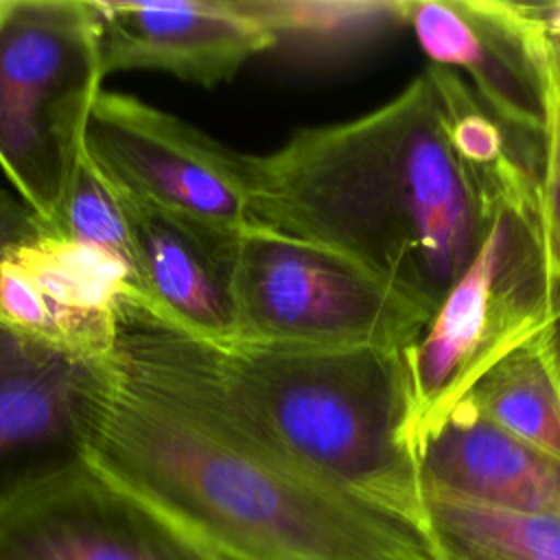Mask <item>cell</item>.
<instances>
[{
	"instance_id": "cell-1",
	"label": "cell",
	"mask_w": 560,
	"mask_h": 560,
	"mask_svg": "<svg viewBox=\"0 0 560 560\" xmlns=\"http://www.w3.org/2000/svg\"><path fill=\"white\" fill-rule=\"evenodd\" d=\"M83 459L223 560H433L416 525L267 440L223 389L210 343L138 315Z\"/></svg>"
},
{
	"instance_id": "cell-2",
	"label": "cell",
	"mask_w": 560,
	"mask_h": 560,
	"mask_svg": "<svg viewBox=\"0 0 560 560\" xmlns=\"http://www.w3.org/2000/svg\"><path fill=\"white\" fill-rule=\"evenodd\" d=\"M249 173L254 228L339 252L431 315L497 203L451 149L427 72L363 116L249 155Z\"/></svg>"
},
{
	"instance_id": "cell-3",
	"label": "cell",
	"mask_w": 560,
	"mask_h": 560,
	"mask_svg": "<svg viewBox=\"0 0 560 560\" xmlns=\"http://www.w3.org/2000/svg\"><path fill=\"white\" fill-rule=\"evenodd\" d=\"M402 350L212 346L223 389L267 440L322 479L424 534Z\"/></svg>"
},
{
	"instance_id": "cell-4",
	"label": "cell",
	"mask_w": 560,
	"mask_h": 560,
	"mask_svg": "<svg viewBox=\"0 0 560 560\" xmlns=\"http://www.w3.org/2000/svg\"><path fill=\"white\" fill-rule=\"evenodd\" d=\"M94 0H0V168L44 230L103 81Z\"/></svg>"
},
{
	"instance_id": "cell-5",
	"label": "cell",
	"mask_w": 560,
	"mask_h": 560,
	"mask_svg": "<svg viewBox=\"0 0 560 560\" xmlns=\"http://www.w3.org/2000/svg\"><path fill=\"white\" fill-rule=\"evenodd\" d=\"M547 328V267L538 182L503 192L462 276L402 350L413 451L503 357Z\"/></svg>"
},
{
	"instance_id": "cell-6",
	"label": "cell",
	"mask_w": 560,
	"mask_h": 560,
	"mask_svg": "<svg viewBox=\"0 0 560 560\" xmlns=\"http://www.w3.org/2000/svg\"><path fill=\"white\" fill-rule=\"evenodd\" d=\"M238 343L407 348L431 313L322 245L249 228L234 241Z\"/></svg>"
},
{
	"instance_id": "cell-7",
	"label": "cell",
	"mask_w": 560,
	"mask_h": 560,
	"mask_svg": "<svg viewBox=\"0 0 560 560\" xmlns=\"http://www.w3.org/2000/svg\"><path fill=\"white\" fill-rule=\"evenodd\" d=\"M83 151L125 197L228 236L254 228L249 155L136 96L98 94Z\"/></svg>"
},
{
	"instance_id": "cell-8",
	"label": "cell",
	"mask_w": 560,
	"mask_h": 560,
	"mask_svg": "<svg viewBox=\"0 0 560 560\" xmlns=\"http://www.w3.org/2000/svg\"><path fill=\"white\" fill-rule=\"evenodd\" d=\"M0 560H223L85 459L0 503Z\"/></svg>"
},
{
	"instance_id": "cell-9",
	"label": "cell",
	"mask_w": 560,
	"mask_h": 560,
	"mask_svg": "<svg viewBox=\"0 0 560 560\" xmlns=\"http://www.w3.org/2000/svg\"><path fill=\"white\" fill-rule=\"evenodd\" d=\"M133 313L129 273L94 247L44 230L0 252V326L28 341L105 363Z\"/></svg>"
},
{
	"instance_id": "cell-10",
	"label": "cell",
	"mask_w": 560,
	"mask_h": 560,
	"mask_svg": "<svg viewBox=\"0 0 560 560\" xmlns=\"http://www.w3.org/2000/svg\"><path fill=\"white\" fill-rule=\"evenodd\" d=\"M407 26L433 66L462 70L501 120L540 138L549 112V39L527 4L407 0Z\"/></svg>"
},
{
	"instance_id": "cell-11",
	"label": "cell",
	"mask_w": 560,
	"mask_h": 560,
	"mask_svg": "<svg viewBox=\"0 0 560 560\" xmlns=\"http://www.w3.org/2000/svg\"><path fill=\"white\" fill-rule=\"evenodd\" d=\"M109 361H81L0 326V503L83 459Z\"/></svg>"
},
{
	"instance_id": "cell-12",
	"label": "cell",
	"mask_w": 560,
	"mask_h": 560,
	"mask_svg": "<svg viewBox=\"0 0 560 560\" xmlns=\"http://www.w3.org/2000/svg\"><path fill=\"white\" fill-rule=\"evenodd\" d=\"M94 7L103 74L158 70L210 88L271 50L243 0H94Z\"/></svg>"
},
{
	"instance_id": "cell-13",
	"label": "cell",
	"mask_w": 560,
	"mask_h": 560,
	"mask_svg": "<svg viewBox=\"0 0 560 560\" xmlns=\"http://www.w3.org/2000/svg\"><path fill=\"white\" fill-rule=\"evenodd\" d=\"M118 197L136 252V315L217 348L238 343L232 295L238 234H219L144 201Z\"/></svg>"
},
{
	"instance_id": "cell-14",
	"label": "cell",
	"mask_w": 560,
	"mask_h": 560,
	"mask_svg": "<svg viewBox=\"0 0 560 560\" xmlns=\"http://www.w3.org/2000/svg\"><path fill=\"white\" fill-rule=\"evenodd\" d=\"M422 490L470 503L560 514V459L508 433L462 398L416 442Z\"/></svg>"
},
{
	"instance_id": "cell-15",
	"label": "cell",
	"mask_w": 560,
	"mask_h": 560,
	"mask_svg": "<svg viewBox=\"0 0 560 560\" xmlns=\"http://www.w3.org/2000/svg\"><path fill=\"white\" fill-rule=\"evenodd\" d=\"M271 50L306 66L339 63L407 26V0H243Z\"/></svg>"
},
{
	"instance_id": "cell-16",
	"label": "cell",
	"mask_w": 560,
	"mask_h": 560,
	"mask_svg": "<svg viewBox=\"0 0 560 560\" xmlns=\"http://www.w3.org/2000/svg\"><path fill=\"white\" fill-rule=\"evenodd\" d=\"M433 560H560V514L488 508L424 488Z\"/></svg>"
},
{
	"instance_id": "cell-17",
	"label": "cell",
	"mask_w": 560,
	"mask_h": 560,
	"mask_svg": "<svg viewBox=\"0 0 560 560\" xmlns=\"http://www.w3.org/2000/svg\"><path fill=\"white\" fill-rule=\"evenodd\" d=\"M464 398L490 422L560 459V381L540 337L494 363Z\"/></svg>"
},
{
	"instance_id": "cell-18",
	"label": "cell",
	"mask_w": 560,
	"mask_h": 560,
	"mask_svg": "<svg viewBox=\"0 0 560 560\" xmlns=\"http://www.w3.org/2000/svg\"><path fill=\"white\" fill-rule=\"evenodd\" d=\"M46 232L83 243L114 258L133 282V304L138 313L136 252L129 219L118 192L96 171L85 151H81L61 208Z\"/></svg>"
},
{
	"instance_id": "cell-19",
	"label": "cell",
	"mask_w": 560,
	"mask_h": 560,
	"mask_svg": "<svg viewBox=\"0 0 560 560\" xmlns=\"http://www.w3.org/2000/svg\"><path fill=\"white\" fill-rule=\"evenodd\" d=\"M549 39V112L540 133L538 206L547 267L545 352L560 381V46Z\"/></svg>"
},
{
	"instance_id": "cell-20",
	"label": "cell",
	"mask_w": 560,
	"mask_h": 560,
	"mask_svg": "<svg viewBox=\"0 0 560 560\" xmlns=\"http://www.w3.org/2000/svg\"><path fill=\"white\" fill-rule=\"evenodd\" d=\"M39 234H44V225L37 217L11 192L0 188V252L37 238Z\"/></svg>"
},
{
	"instance_id": "cell-21",
	"label": "cell",
	"mask_w": 560,
	"mask_h": 560,
	"mask_svg": "<svg viewBox=\"0 0 560 560\" xmlns=\"http://www.w3.org/2000/svg\"><path fill=\"white\" fill-rule=\"evenodd\" d=\"M532 15L540 22L545 33L560 46V2H545V4H527Z\"/></svg>"
}]
</instances>
